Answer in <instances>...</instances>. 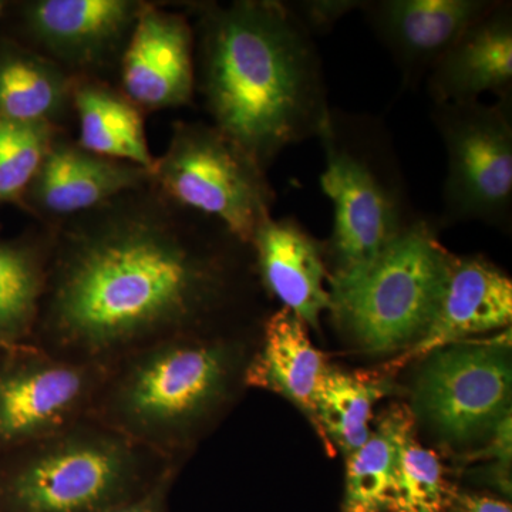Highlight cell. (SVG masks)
<instances>
[{"label":"cell","instance_id":"d4e9b609","mask_svg":"<svg viewBox=\"0 0 512 512\" xmlns=\"http://www.w3.org/2000/svg\"><path fill=\"white\" fill-rule=\"evenodd\" d=\"M40 274L29 245L0 242V335L18 332L32 318Z\"/></svg>","mask_w":512,"mask_h":512},{"label":"cell","instance_id":"4dcf8cb0","mask_svg":"<svg viewBox=\"0 0 512 512\" xmlns=\"http://www.w3.org/2000/svg\"><path fill=\"white\" fill-rule=\"evenodd\" d=\"M450 512H461V511H460V510H458V508L453 507V508H451V511H450Z\"/></svg>","mask_w":512,"mask_h":512},{"label":"cell","instance_id":"5b68a950","mask_svg":"<svg viewBox=\"0 0 512 512\" xmlns=\"http://www.w3.org/2000/svg\"><path fill=\"white\" fill-rule=\"evenodd\" d=\"M150 177L165 197L221 222L248 245L272 217L276 202L268 171L220 128L204 121L175 124Z\"/></svg>","mask_w":512,"mask_h":512},{"label":"cell","instance_id":"ffe728a7","mask_svg":"<svg viewBox=\"0 0 512 512\" xmlns=\"http://www.w3.org/2000/svg\"><path fill=\"white\" fill-rule=\"evenodd\" d=\"M83 384L77 370L64 366L0 375V440L23 439L49 426L76 402Z\"/></svg>","mask_w":512,"mask_h":512},{"label":"cell","instance_id":"8fae6325","mask_svg":"<svg viewBox=\"0 0 512 512\" xmlns=\"http://www.w3.org/2000/svg\"><path fill=\"white\" fill-rule=\"evenodd\" d=\"M150 181L146 168L97 156L59 133L20 204L55 224Z\"/></svg>","mask_w":512,"mask_h":512},{"label":"cell","instance_id":"cb8c5ba5","mask_svg":"<svg viewBox=\"0 0 512 512\" xmlns=\"http://www.w3.org/2000/svg\"><path fill=\"white\" fill-rule=\"evenodd\" d=\"M60 128L0 119V205L20 204Z\"/></svg>","mask_w":512,"mask_h":512},{"label":"cell","instance_id":"2e32d148","mask_svg":"<svg viewBox=\"0 0 512 512\" xmlns=\"http://www.w3.org/2000/svg\"><path fill=\"white\" fill-rule=\"evenodd\" d=\"M251 248L266 291L305 325L319 329L320 315L330 306L325 242L288 215L269 218L256 232Z\"/></svg>","mask_w":512,"mask_h":512},{"label":"cell","instance_id":"7402d4cb","mask_svg":"<svg viewBox=\"0 0 512 512\" xmlns=\"http://www.w3.org/2000/svg\"><path fill=\"white\" fill-rule=\"evenodd\" d=\"M392 386L369 373H349L328 367L315 393V430L326 448L346 457L362 447L372 433L373 409Z\"/></svg>","mask_w":512,"mask_h":512},{"label":"cell","instance_id":"30bf717a","mask_svg":"<svg viewBox=\"0 0 512 512\" xmlns=\"http://www.w3.org/2000/svg\"><path fill=\"white\" fill-rule=\"evenodd\" d=\"M497 0H365L363 16L392 56L403 90H416L434 64Z\"/></svg>","mask_w":512,"mask_h":512},{"label":"cell","instance_id":"603a6c76","mask_svg":"<svg viewBox=\"0 0 512 512\" xmlns=\"http://www.w3.org/2000/svg\"><path fill=\"white\" fill-rule=\"evenodd\" d=\"M456 497L439 456L421 446L416 433L407 437L387 512H450Z\"/></svg>","mask_w":512,"mask_h":512},{"label":"cell","instance_id":"7c38bea8","mask_svg":"<svg viewBox=\"0 0 512 512\" xmlns=\"http://www.w3.org/2000/svg\"><path fill=\"white\" fill-rule=\"evenodd\" d=\"M126 461L106 444H74L37 458L10 484L22 512H90L116 493Z\"/></svg>","mask_w":512,"mask_h":512},{"label":"cell","instance_id":"52a82bcc","mask_svg":"<svg viewBox=\"0 0 512 512\" xmlns=\"http://www.w3.org/2000/svg\"><path fill=\"white\" fill-rule=\"evenodd\" d=\"M511 387L507 343H454L427 355L413 414L447 443H470L511 413Z\"/></svg>","mask_w":512,"mask_h":512},{"label":"cell","instance_id":"44dd1931","mask_svg":"<svg viewBox=\"0 0 512 512\" xmlns=\"http://www.w3.org/2000/svg\"><path fill=\"white\" fill-rule=\"evenodd\" d=\"M413 433V410L403 404L384 410L365 444L346 457L343 512L389 511L400 450Z\"/></svg>","mask_w":512,"mask_h":512},{"label":"cell","instance_id":"484cf974","mask_svg":"<svg viewBox=\"0 0 512 512\" xmlns=\"http://www.w3.org/2000/svg\"><path fill=\"white\" fill-rule=\"evenodd\" d=\"M286 9L308 30L309 35L323 36L355 10L362 9L365 0H282Z\"/></svg>","mask_w":512,"mask_h":512},{"label":"cell","instance_id":"ac0fdd59","mask_svg":"<svg viewBox=\"0 0 512 512\" xmlns=\"http://www.w3.org/2000/svg\"><path fill=\"white\" fill-rule=\"evenodd\" d=\"M72 104L80 147L151 170L156 157L148 147L143 113L123 93L101 79L73 77Z\"/></svg>","mask_w":512,"mask_h":512},{"label":"cell","instance_id":"7a4b0ae2","mask_svg":"<svg viewBox=\"0 0 512 512\" xmlns=\"http://www.w3.org/2000/svg\"><path fill=\"white\" fill-rule=\"evenodd\" d=\"M195 90L215 127L264 170L329 116L315 37L282 0L195 3Z\"/></svg>","mask_w":512,"mask_h":512},{"label":"cell","instance_id":"5bb4252c","mask_svg":"<svg viewBox=\"0 0 512 512\" xmlns=\"http://www.w3.org/2000/svg\"><path fill=\"white\" fill-rule=\"evenodd\" d=\"M227 367L220 350L183 346L138 367L126 392L128 413L146 424L177 423L200 412L220 393Z\"/></svg>","mask_w":512,"mask_h":512},{"label":"cell","instance_id":"4316f807","mask_svg":"<svg viewBox=\"0 0 512 512\" xmlns=\"http://www.w3.org/2000/svg\"><path fill=\"white\" fill-rule=\"evenodd\" d=\"M494 440L490 446L480 454L483 458H495V481L501 485L504 493H510V467H511V413L507 414L497 426L494 427Z\"/></svg>","mask_w":512,"mask_h":512},{"label":"cell","instance_id":"8992f818","mask_svg":"<svg viewBox=\"0 0 512 512\" xmlns=\"http://www.w3.org/2000/svg\"><path fill=\"white\" fill-rule=\"evenodd\" d=\"M447 174L437 227L480 222L501 231L512 224V97L485 104H433Z\"/></svg>","mask_w":512,"mask_h":512},{"label":"cell","instance_id":"4fadbf2b","mask_svg":"<svg viewBox=\"0 0 512 512\" xmlns=\"http://www.w3.org/2000/svg\"><path fill=\"white\" fill-rule=\"evenodd\" d=\"M512 319L510 276L483 256L448 255L446 289L436 318L420 342L397 359L410 360L480 333L507 328Z\"/></svg>","mask_w":512,"mask_h":512},{"label":"cell","instance_id":"9c48e42d","mask_svg":"<svg viewBox=\"0 0 512 512\" xmlns=\"http://www.w3.org/2000/svg\"><path fill=\"white\" fill-rule=\"evenodd\" d=\"M121 93L143 110L190 106L195 36L190 20L146 3L120 60Z\"/></svg>","mask_w":512,"mask_h":512},{"label":"cell","instance_id":"3957f363","mask_svg":"<svg viewBox=\"0 0 512 512\" xmlns=\"http://www.w3.org/2000/svg\"><path fill=\"white\" fill-rule=\"evenodd\" d=\"M318 138L325 157L320 187L333 204L332 234L325 242L333 274L372 259L421 215L380 117L330 107Z\"/></svg>","mask_w":512,"mask_h":512},{"label":"cell","instance_id":"83f0119b","mask_svg":"<svg viewBox=\"0 0 512 512\" xmlns=\"http://www.w3.org/2000/svg\"><path fill=\"white\" fill-rule=\"evenodd\" d=\"M454 507L461 512H512L510 504L476 494H457Z\"/></svg>","mask_w":512,"mask_h":512},{"label":"cell","instance_id":"f1b7e54d","mask_svg":"<svg viewBox=\"0 0 512 512\" xmlns=\"http://www.w3.org/2000/svg\"><path fill=\"white\" fill-rule=\"evenodd\" d=\"M106 512H157L156 504L151 500L141 501V503L126 505V507L117 508Z\"/></svg>","mask_w":512,"mask_h":512},{"label":"cell","instance_id":"d6986e66","mask_svg":"<svg viewBox=\"0 0 512 512\" xmlns=\"http://www.w3.org/2000/svg\"><path fill=\"white\" fill-rule=\"evenodd\" d=\"M73 77L12 37H0V119L60 128L73 109Z\"/></svg>","mask_w":512,"mask_h":512},{"label":"cell","instance_id":"f546056e","mask_svg":"<svg viewBox=\"0 0 512 512\" xmlns=\"http://www.w3.org/2000/svg\"><path fill=\"white\" fill-rule=\"evenodd\" d=\"M6 6H8V3L2 2V0H0V18H2L3 13H5Z\"/></svg>","mask_w":512,"mask_h":512},{"label":"cell","instance_id":"e0dca14e","mask_svg":"<svg viewBox=\"0 0 512 512\" xmlns=\"http://www.w3.org/2000/svg\"><path fill=\"white\" fill-rule=\"evenodd\" d=\"M295 313L281 308L265 323L264 346L249 367V384L281 394L315 424V393L328 370Z\"/></svg>","mask_w":512,"mask_h":512},{"label":"cell","instance_id":"277c9868","mask_svg":"<svg viewBox=\"0 0 512 512\" xmlns=\"http://www.w3.org/2000/svg\"><path fill=\"white\" fill-rule=\"evenodd\" d=\"M448 255L437 222L421 215L369 261L329 275L333 322L373 355L412 348L439 312Z\"/></svg>","mask_w":512,"mask_h":512},{"label":"cell","instance_id":"ba28073f","mask_svg":"<svg viewBox=\"0 0 512 512\" xmlns=\"http://www.w3.org/2000/svg\"><path fill=\"white\" fill-rule=\"evenodd\" d=\"M146 2L32 0L15 6L16 28L30 47L72 77H93L123 57Z\"/></svg>","mask_w":512,"mask_h":512},{"label":"cell","instance_id":"6da1fadb","mask_svg":"<svg viewBox=\"0 0 512 512\" xmlns=\"http://www.w3.org/2000/svg\"><path fill=\"white\" fill-rule=\"evenodd\" d=\"M57 328L106 345L198 318L224 299L244 244L153 184L55 222Z\"/></svg>","mask_w":512,"mask_h":512},{"label":"cell","instance_id":"9a60e30c","mask_svg":"<svg viewBox=\"0 0 512 512\" xmlns=\"http://www.w3.org/2000/svg\"><path fill=\"white\" fill-rule=\"evenodd\" d=\"M433 104L466 103L493 93L512 97V3H497L470 26L427 76Z\"/></svg>","mask_w":512,"mask_h":512}]
</instances>
